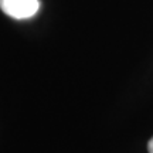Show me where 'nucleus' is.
<instances>
[{
    "label": "nucleus",
    "instance_id": "nucleus-2",
    "mask_svg": "<svg viewBox=\"0 0 153 153\" xmlns=\"http://www.w3.org/2000/svg\"><path fill=\"white\" fill-rule=\"evenodd\" d=\"M148 150H149V153H153V137L149 140V143H148Z\"/></svg>",
    "mask_w": 153,
    "mask_h": 153
},
{
    "label": "nucleus",
    "instance_id": "nucleus-1",
    "mask_svg": "<svg viewBox=\"0 0 153 153\" xmlns=\"http://www.w3.org/2000/svg\"><path fill=\"white\" fill-rule=\"evenodd\" d=\"M38 7V0H0V9L3 13L16 20H26L36 16Z\"/></svg>",
    "mask_w": 153,
    "mask_h": 153
}]
</instances>
